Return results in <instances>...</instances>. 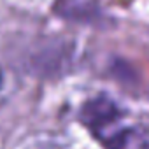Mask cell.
Listing matches in <instances>:
<instances>
[{"label": "cell", "instance_id": "6da1fadb", "mask_svg": "<svg viewBox=\"0 0 149 149\" xmlns=\"http://www.w3.org/2000/svg\"><path fill=\"white\" fill-rule=\"evenodd\" d=\"M118 107L107 97H97L84 104L83 107V121L93 128H104L111 125L118 118Z\"/></svg>", "mask_w": 149, "mask_h": 149}, {"label": "cell", "instance_id": "7a4b0ae2", "mask_svg": "<svg viewBox=\"0 0 149 149\" xmlns=\"http://www.w3.org/2000/svg\"><path fill=\"white\" fill-rule=\"evenodd\" d=\"M109 149H149V142L142 132L135 128H128V130H121L111 139Z\"/></svg>", "mask_w": 149, "mask_h": 149}]
</instances>
